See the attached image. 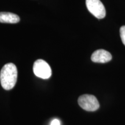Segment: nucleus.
Returning <instances> with one entry per match:
<instances>
[{
    "mask_svg": "<svg viewBox=\"0 0 125 125\" xmlns=\"http://www.w3.org/2000/svg\"><path fill=\"white\" fill-rule=\"evenodd\" d=\"M18 70L13 63L6 64L0 72V82L5 90H9L13 89L17 82Z\"/></svg>",
    "mask_w": 125,
    "mask_h": 125,
    "instance_id": "f257e3e1",
    "label": "nucleus"
},
{
    "mask_svg": "<svg viewBox=\"0 0 125 125\" xmlns=\"http://www.w3.org/2000/svg\"><path fill=\"white\" fill-rule=\"evenodd\" d=\"M78 102L79 106L87 111H95L100 107L97 99L93 95H82L78 98Z\"/></svg>",
    "mask_w": 125,
    "mask_h": 125,
    "instance_id": "f03ea898",
    "label": "nucleus"
},
{
    "mask_svg": "<svg viewBox=\"0 0 125 125\" xmlns=\"http://www.w3.org/2000/svg\"><path fill=\"white\" fill-rule=\"evenodd\" d=\"M33 71L36 76L42 79H48L52 75L50 65L42 59H38L34 62Z\"/></svg>",
    "mask_w": 125,
    "mask_h": 125,
    "instance_id": "7ed1b4c3",
    "label": "nucleus"
},
{
    "mask_svg": "<svg viewBox=\"0 0 125 125\" xmlns=\"http://www.w3.org/2000/svg\"><path fill=\"white\" fill-rule=\"evenodd\" d=\"M86 5L89 11L96 18L101 19L105 16V7L100 0H86Z\"/></svg>",
    "mask_w": 125,
    "mask_h": 125,
    "instance_id": "20e7f679",
    "label": "nucleus"
},
{
    "mask_svg": "<svg viewBox=\"0 0 125 125\" xmlns=\"http://www.w3.org/2000/svg\"><path fill=\"white\" fill-rule=\"evenodd\" d=\"M112 55L110 53L104 49H98L92 54L91 60L94 62L105 63L111 60Z\"/></svg>",
    "mask_w": 125,
    "mask_h": 125,
    "instance_id": "39448f33",
    "label": "nucleus"
},
{
    "mask_svg": "<svg viewBox=\"0 0 125 125\" xmlns=\"http://www.w3.org/2000/svg\"><path fill=\"white\" fill-rule=\"evenodd\" d=\"M20 21L18 15L10 12H0V23L15 24Z\"/></svg>",
    "mask_w": 125,
    "mask_h": 125,
    "instance_id": "423d86ee",
    "label": "nucleus"
},
{
    "mask_svg": "<svg viewBox=\"0 0 125 125\" xmlns=\"http://www.w3.org/2000/svg\"><path fill=\"white\" fill-rule=\"evenodd\" d=\"M120 35L122 41L125 46V26H122L120 29Z\"/></svg>",
    "mask_w": 125,
    "mask_h": 125,
    "instance_id": "0eeeda50",
    "label": "nucleus"
},
{
    "mask_svg": "<svg viewBox=\"0 0 125 125\" xmlns=\"http://www.w3.org/2000/svg\"><path fill=\"white\" fill-rule=\"evenodd\" d=\"M51 125H60V121L57 119H55L53 120L51 123Z\"/></svg>",
    "mask_w": 125,
    "mask_h": 125,
    "instance_id": "6e6552de",
    "label": "nucleus"
}]
</instances>
